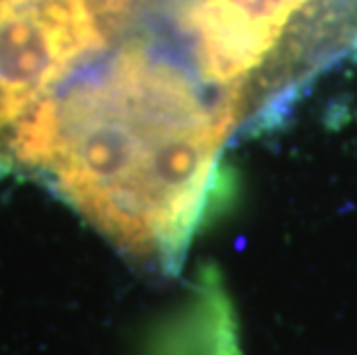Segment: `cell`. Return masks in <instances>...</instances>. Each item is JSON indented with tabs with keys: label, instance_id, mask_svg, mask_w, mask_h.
<instances>
[{
	"label": "cell",
	"instance_id": "obj_1",
	"mask_svg": "<svg viewBox=\"0 0 357 355\" xmlns=\"http://www.w3.org/2000/svg\"><path fill=\"white\" fill-rule=\"evenodd\" d=\"M245 97L210 95L176 60L129 42L21 120L7 160L35 173L125 256L171 275L210 206Z\"/></svg>",
	"mask_w": 357,
	"mask_h": 355
},
{
	"label": "cell",
	"instance_id": "obj_3",
	"mask_svg": "<svg viewBox=\"0 0 357 355\" xmlns=\"http://www.w3.org/2000/svg\"><path fill=\"white\" fill-rule=\"evenodd\" d=\"M318 0H185L180 28L196 72L217 90L245 97L247 79L277 54L286 33Z\"/></svg>",
	"mask_w": 357,
	"mask_h": 355
},
{
	"label": "cell",
	"instance_id": "obj_2",
	"mask_svg": "<svg viewBox=\"0 0 357 355\" xmlns=\"http://www.w3.org/2000/svg\"><path fill=\"white\" fill-rule=\"evenodd\" d=\"M93 0H0V127H17L81 60L104 49Z\"/></svg>",
	"mask_w": 357,
	"mask_h": 355
}]
</instances>
